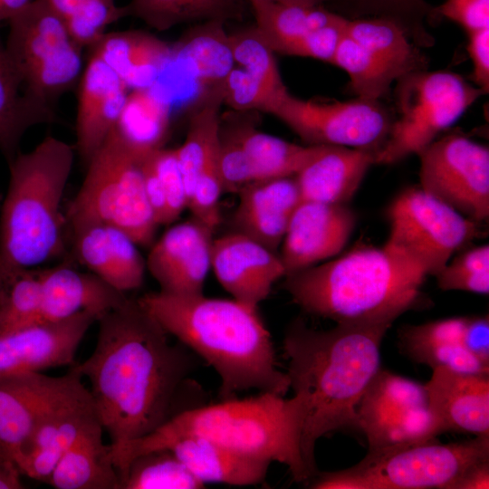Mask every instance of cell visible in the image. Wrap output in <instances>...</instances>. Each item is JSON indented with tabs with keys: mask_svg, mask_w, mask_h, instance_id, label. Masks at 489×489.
Listing matches in <instances>:
<instances>
[{
	"mask_svg": "<svg viewBox=\"0 0 489 489\" xmlns=\"http://www.w3.org/2000/svg\"><path fill=\"white\" fill-rule=\"evenodd\" d=\"M214 231L193 217L169 227L150 245L146 267L168 294L203 293L211 269Z\"/></svg>",
	"mask_w": 489,
	"mask_h": 489,
	"instance_id": "ac0fdd59",
	"label": "cell"
},
{
	"mask_svg": "<svg viewBox=\"0 0 489 489\" xmlns=\"http://www.w3.org/2000/svg\"><path fill=\"white\" fill-rule=\"evenodd\" d=\"M97 318L81 312L40 321L0 337V380L26 372L72 366L79 345Z\"/></svg>",
	"mask_w": 489,
	"mask_h": 489,
	"instance_id": "e0dca14e",
	"label": "cell"
},
{
	"mask_svg": "<svg viewBox=\"0 0 489 489\" xmlns=\"http://www.w3.org/2000/svg\"><path fill=\"white\" fill-rule=\"evenodd\" d=\"M489 458V436L441 444L436 438L368 452L344 470L317 473L314 489H452L470 466Z\"/></svg>",
	"mask_w": 489,
	"mask_h": 489,
	"instance_id": "ba28073f",
	"label": "cell"
},
{
	"mask_svg": "<svg viewBox=\"0 0 489 489\" xmlns=\"http://www.w3.org/2000/svg\"><path fill=\"white\" fill-rule=\"evenodd\" d=\"M335 12L348 19L382 17L394 21L418 47L434 43L426 24L437 19L426 0H331Z\"/></svg>",
	"mask_w": 489,
	"mask_h": 489,
	"instance_id": "ab89813d",
	"label": "cell"
},
{
	"mask_svg": "<svg viewBox=\"0 0 489 489\" xmlns=\"http://www.w3.org/2000/svg\"><path fill=\"white\" fill-rule=\"evenodd\" d=\"M465 317L404 325L398 331L401 350L411 360L432 369L445 368L458 372L489 374V366L471 355L462 344Z\"/></svg>",
	"mask_w": 489,
	"mask_h": 489,
	"instance_id": "f546056e",
	"label": "cell"
},
{
	"mask_svg": "<svg viewBox=\"0 0 489 489\" xmlns=\"http://www.w3.org/2000/svg\"><path fill=\"white\" fill-rule=\"evenodd\" d=\"M462 344L471 355L489 366V319L487 315L465 317Z\"/></svg>",
	"mask_w": 489,
	"mask_h": 489,
	"instance_id": "f907efd6",
	"label": "cell"
},
{
	"mask_svg": "<svg viewBox=\"0 0 489 489\" xmlns=\"http://www.w3.org/2000/svg\"><path fill=\"white\" fill-rule=\"evenodd\" d=\"M427 273L386 244H360L285 275L283 288L305 312L341 325H388L420 302Z\"/></svg>",
	"mask_w": 489,
	"mask_h": 489,
	"instance_id": "277c9868",
	"label": "cell"
},
{
	"mask_svg": "<svg viewBox=\"0 0 489 489\" xmlns=\"http://www.w3.org/2000/svg\"><path fill=\"white\" fill-rule=\"evenodd\" d=\"M244 0H130L123 5L125 16H134L157 31L208 20H239Z\"/></svg>",
	"mask_w": 489,
	"mask_h": 489,
	"instance_id": "74e56055",
	"label": "cell"
},
{
	"mask_svg": "<svg viewBox=\"0 0 489 489\" xmlns=\"http://www.w3.org/2000/svg\"><path fill=\"white\" fill-rule=\"evenodd\" d=\"M211 269L233 299L254 307L286 274L277 253L235 231L213 240Z\"/></svg>",
	"mask_w": 489,
	"mask_h": 489,
	"instance_id": "ffe728a7",
	"label": "cell"
},
{
	"mask_svg": "<svg viewBox=\"0 0 489 489\" xmlns=\"http://www.w3.org/2000/svg\"><path fill=\"white\" fill-rule=\"evenodd\" d=\"M435 276L443 291L488 294L489 245L476 246L462 253Z\"/></svg>",
	"mask_w": 489,
	"mask_h": 489,
	"instance_id": "bcb514c9",
	"label": "cell"
},
{
	"mask_svg": "<svg viewBox=\"0 0 489 489\" xmlns=\"http://www.w3.org/2000/svg\"><path fill=\"white\" fill-rule=\"evenodd\" d=\"M23 473L11 450L0 442V489L24 488Z\"/></svg>",
	"mask_w": 489,
	"mask_h": 489,
	"instance_id": "816d5d0a",
	"label": "cell"
},
{
	"mask_svg": "<svg viewBox=\"0 0 489 489\" xmlns=\"http://www.w3.org/2000/svg\"><path fill=\"white\" fill-rule=\"evenodd\" d=\"M146 196L157 224L169 225L187 209V193L176 150L159 148L141 160Z\"/></svg>",
	"mask_w": 489,
	"mask_h": 489,
	"instance_id": "f35d334b",
	"label": "cell"
},
{
	"mask_svg": "<svg viewBox=\"0 0 489 489\" xmlns=\"http://www.w3.org/2000/svg\"><path fill=\"white\" fill-rule=\"evenodd\" d=\"M170 122V103L152 87L129 91L113 128L137 155L145 157L163 147Z\"/></svg>",
	"mask_w": 489,
	"mask_h": 489,
	"instance_id": "d590c367",
	"label": "cell"
},
{
	"mask_svg": "<svg viewBox=\"0 0 489 489\" xmlns=\"http://www.w3.org/2000/svg\"><path fill=\"white\" fill-rule=\"evenodd\" d=\"M71 234L76 259L87 271L125 293L142 285L146 260L125 232L110 225H91Z\"/></svg>",
	"mask_w": 489,
	"mask_h": 489,
	"instance_id": "d4e9b609",
	"label": "cell"
},
{
	"mask_svg": "<svg viewBox=\"0 0 489 489\" xmlns=\"http://www.w3.org/2000/svg\"><path fill=\"white\" fill-rule=\"evenodd\" d=\"M237 195L235 231L277 253L291 216L302 201L295 177L254 181Z\"/></svg>",
	"mask_w": 489,
	"mask_h": 489,
	"instance_id": "cb8c5ba5",
	"label": "cell"
},
{
	"mask_svg": "<svg viewBox=\"0 0 489 489\" xmlns=\"http://www.w3.org/2000/svg\"><path fill=\"white\" fill-rule=\"evenodd\" d=\"M78 83L74 149L86 165L115 127L129 89L93 52Z\"/></svg>",
	"mask_w": 489,
	"mask_h": 489,
	"instance_id": "44dd1931",
	"label": "cell"
},
{
	"mask_svg": "<svg viewBox=\"0 0 489 489\" xmlns=\"http://www.w3.org/2000/svg\"><path fill=\"white\" fill-rule=\"evenodd\" d=\"M244 1L253 10L256 30L274 53L331 63L348 18L325 5Z\"/></svg>",
	"mask_w": 489,
	"mask_h": 489,
	"instance_id": "2e32d148",
	"label": "cell"
},
{
	"mask_svg": "<svg viewBox=\"0 0 489 489\" xmlns=\"http://www.w3.org/2000/svg\"><path fill=\"white\" fill-rule=\"evenodd\" d=\"M235 64L276 91H287L274 52L263 40L255 26L229 33Z\"/></svg>",
	"mask_w": 489,
	"mask_h": 489,
	"instance_id": "ee69618b",
	"label": "cell"
},
{
	"mask_svg": "<svg viewBox=\"0 0 489 489\" xmlns=\"http://www.w3.org/2000/svg\"><path fill=\"white\" fill-rule=\"evenodd\" d=\"M92 353L72 369L90 383L98 418L110 438L121 444L143 437L177 414L194 408L180 398L201 391L190 375L195 354L130 299L98 321Z\"/></svg>",
	"mask_w": 489,
	"mask_h": 489,
	"instance_id": "6da1fadb",
	"label": "cell"
},
{
	"mask_svg": "<svg viewBox=\"0 0 489 489\" xmlns=\"http://www.w3.org/2000/svg\"><path fill=\"white\" fill-rule=\"evenodd\" d=\"M306 399L294 393L291 398L260 392L219 403L186 409L150 434L136 440L110 444V456L120 474L135 456L168 448L178 439L196 436L234 450L286 465L296 482L312 475L301 448Z\"/></svg>",
	"mask_w": 489,
	"mask_h": 489,
	"instance_id": "5b68a950",
	"label": "cell"
},
{
	"mask_svg": "<svg viewBox=\"0 0 489 489\" xmlns=\"http://www.w3.org/2000/svg\"><path fill=\"white\" fill-rule=\"evenodd\" d=\"M235 126L254 181L295 176L322 147L289 142L262 132L251 123Z\"/></svg>",
	"mask_w": 489,
	"mask_h": 489,
	"instance_id": "8d00e7d4",
	"label": "cell"
},
{
	"mask_svg": "<svg viewBox=\"0 0 489 489\" xmlns=\"http://www.w3.org/2000/svg\"><path fill=\"white\" fill-rule=\"evenodd\" d=\"M273 1L283 3V4H288V5L312 6V5H326L331 0H273Z\"/></svg>",
	"mask_w": 489,
	"mask_h": 489,
	"instance_id": "11a10c76",
	"label": "cell"
},
{
	"mask_svg": "<svg viewBox=\"0 0 489 489\" xmlns=\"http://www.w3.org/2000/svg\"><path fill=\"white\" fill-rule=\"evenodd\" d=\"M99 418L89 424L62 456L47 484L55 489H120L110 445Z\"/></svg>",
	"mask_w": 489,
	"mask_h": 489,
	"instance_id": "1f68e13d",
	"label": "cell"
},
{
	"mask_svg": "<svg viewBox=\"0 0 489 489\" xmlns=\"http://www.w3.org/2000/svg\"><path fill=\"white\" fill-rule=\"evenodd\" d=\"M225 21L208 20L189 29L173 46L176 59L201 86L220 84L235 67Z\"/></svg>",
	"mask_w": 489,
	"mask_h": 489,
	"instance_id": "836d02e7",
	"label": "cell"
},
{
	"mask_svg": "<svg viewBox=\"0 0 489 489\" xmlns=\"http://www.w3.org/2000/svg\"><path fill=\"white\" fill-rule=\"evenodd\" d=\"M425 387L443 433L489 436V374L436 368Z\"/></svg>",
	"mask_w": 489,
	"mask_h": 489,
	"instance_id": "603a6c76",
	"label": "cell"
},
{
	"mask_svg": "<svg viewBox=\"0 0 489 489\" xmlns=\"http://www.w3.org/2000/svg\"><path fill=\"white\" fill-rule=\"evenodd\" d=\"M55 110L33 101L0 38V152L7 164L21 152L28 129L55 121Z\"/></svg>",
	"mask_w": 489,
	"mask_h": 489,
	"instance_id": "d6a6232c",
	"label": "cell"
},
{
	"mask_svg": "<svg viewBox=\"0 0 489 489\" xmlns=\"http://www.w3.org/2000/svg\"><path fill=\"white\" fill-rule=\"evenodd\" d=\"M8 24L5 47L25 93L54 110L58 100L79 82L83 48L45 0H33Z\"/></svg>",
	"mask_w": 489,
	"mask_h": 489,
	"instance_id": "9c48e42d",
	"label": "cell"
},
{
	"mask_svg": "<svg viewBox=\"0 0 489 489\" xmlns=\"http://www.w3.org/2000/svg\"><path fill=\"white\" fill-rule=\"evenodd\" d=\"M396 82L398 118L377 154L376 164H392L417 154L484 94L462 76L444 71L424 70Z\"/></svg>",
	"mask_w": 489,
	"mask_h": 489,
	"instance_id": "30bf717a",
	"label": "cell"
},
{
	"mask_svg": "<svg viewBox=\"0 0 489 489\" xmlns=\"http://www.w3.org/2000/svg\"><path fill=\"white\" fill-rule=\"evenodd\" d=\"M143 158L112 129L86 164L82 184L65 212L70 232L105 225L120 228L139 246L153 244L158 225L144 188Z\"/></svg>",
	"mask_w": 489,
	"mask_h": 489,
	"instance_id": "52a82bcc",
	"label": "cell"
},
{
	"mask_svg": "<svg viewBox=\"0 0 489 489\" xmlns=\"http://www.w3.org/2000/svg\"><path fill=\"white\" fill-rule=\"evenodd\" d=\"M33 0H0V24L9 22Z\"/></svg>",
	"mask_w": 489,
	"mask_h": 489,
	"instance_id": "db71d44e",
	"label": "cell"
},
{
	"mask_svg": "<svg viewBox=\"0 0 489 489\" xmlns=\"http://www.w3.org/2000/svg\"><path fill=\"white\" fill-rule=\"evenodd\" d=\"M218 170L224 193L238 194L244 187L254 182L235 126L223 129L220 124Z\"/></svg>",
	"mask_w": 489,
	"mask_h": 489,
	"instance_id": "7dc6e473",
	"label": "cell"
},
{
	"mask_svg": "<svg viewBox=\"0 0 489 489\" xmlns=\"http://www.w3.org/2000/svg\"><path fill=\"white\" fill-rule=\"evenodd\" d=\"M97 418L90 392L47 416L17 459L23 475L46 483L62 456Z\"/></svg>",
	"mask_w": 489,
	"mask_h": 489,
	"instance_id": "83f0119b",
	"label": "cell"
},
{
	"mask_svg": "<svg viewBox=\"0 0 489 489\" xmlns=\"http://www.w3.org/2000/svg\"><path fill=\"white\" fill-rule=\"evenodd\" d=\"M138 301L169 335L216 370L221 399L251 389L285 396L291 388L258 307L235 299L160 291Z\"/></svg>",
	"mask_w": 489,
	"mask_h": 489,
	"instance_id": "3957f363",
	"label": "cell"
},
{
	"mask_svg": "<svg viewBox=\"0 0 489 489\" xmlns=\"http://www.w3.org/2000/svg\"><path fill=\"white\" fill-rule=\"evenodd\" d=\"M90 49L129 90L154 86L173 56L172 45L140 30L106 32Z\"/></svg>",
	"mask_w": 489,
	"mask_h": 489,
	"instance_id": "4316f807",
	"label": "cell"
},
{
	"mask_svg": "<svg viewBox=\"0 0 489 489\" xmlns=\"http://www.w3.org/2000/svg\"><path fill=\"white\" fill-rule=\"evenodd\" d=\"M88 393L72 369L62 376L26 372L0 380V442L17 461L47 416Z\"/></svg>",
	"mask_w": 489,
	"mask_h": 489,
	"instance_id": "9a60e30c",
	"label": "cell"
},
{
	"mask_svg": "<svg viewBox=\"0 0 489 489\" xmlns=\"http://www.w3.org/2000/svg\"><path fill=\"white\" fill-rule=\"evenodd\" d=\"M417 155L424 191L476 223L488 220V147L453 133L432 141Z\"/></svg>",
	"mask_w": 489,
	"mask_h": 489,
	"instance_id": "5bb4252c",
	"label": "cell"
},
{
	"mask_svg": "<svg viewBox=\"0 0 489 489\" xmlns=\"http://www.w3.org/2000/svg\"><path fill=\"white\" fill-rule=\"evenodd\" d=\"M379 150L322 145L319 153L294 177L302 199L326 204H348Z\"/></svg>",
	"mask_w": 489,
	"mask_h": 489,
	"instance_id": "484cf974",
	"label": "cell"
},
{
	"mask_svg": "<svg viewBox=\"0 0 489 489\" xmlns=\"http://www.w3.org/2000/svg\"><path fill=\"white\" fill-rule=\"evenodd\" d=\"M310 145L379 150L394 116L379 101L302 100L288 92L271 113Z\"/></svg>",
	"mask_w": 489,
	"mask_h": 489,
	"instance_id": "4fadbf2b",
	"label": "cell"
},
{
	"mask_svg": "<svg viewBox=\"0 0 489 489\" xmlns=\"http://www.w3.org/2000/svg\"><path fill=\"white\" fill-rule=\"evenodd\" d=\"M489 488V458L470 466L455 483L452 489Z\"/></svg>",
	"mask_w": 489,
	"mask_h": 489,
	"instance_id": "f5cc1de1",
	"label": "cell"
},
{
	"mask_svg": "<svg viewBox=\"0 0 489 489\" xmlns=\"http://www.w3.org/2000/svg\"><path fill=\"white\" fill-rule=\"evenodd\" d=\"M436 18H446L467 33L489 27V0H445L435 7Z\"/></svg>",
	"mask_w": 489,
	"mask_h": 489,
	"instance_id": "c3c4849f",
	"label": "cell"
},
{
	"mask_svg": "<svg viewBox=\"0 0 489 489\" xmlns=\"http://www.w3.org/2000/svg\"><path fill=\"white\" fill-rule=\"evenodd\" d=\"M390 326L341 325L320 331L295 320L283 338L290 388L306 399L301 448L312 477L317 441L340 429H356V407L379 369L382 339Z\"/></svg>",
	"mask_w": 489,
	"mask_h": 489,
	"instance_id": "7a4b0ae2",
	"label": "cell"
},
{
	"mask_svg": "<svg viewBox=\"0 0 489 489\" xmlns=\"http://www.w3.org/2000/svg\"><path fill=\"white\" fill-rule=\"evenodd\" d=\"M356 421L369 452L434 439L443 433L429 408L425 384L380 368L356 407Z\"/></svg>",
	"mask_w": 489,
	"mask_h": 489,
	"instance_id": "7c38bea8",
	"label": "cell"
},
{
	"mask_svg": "<svg viewBox=\"0 0 489 489\" xmlns=\"http://www.w3.org/2000/svg\"><path fill=\"white\" fill-rule=\"evenodd\" d=\"M75 149L45 137L8 163L9 181L0 207V277L39 268L64 249L62 203Z\"/></svg>",
	"mask_w": 489,
	"mask_h": 489,
	"instance_id": "8992f818",
	"label": "cell"
},
{
	"mask_svg": "<svg viewBox=\"0 0 489 489\" xmlns=\"http://www.w3.org/2000/svg\"><path fill=\"white\" fill-rule=\"evenodd\" d=\"M221 91L223 103L238 112L259 110L270 114L289 92L276 91L235 66L221 82Z\"/></svg>",
	"mask_w": 489,
	"mask_h": 489,
	"instance_id": "f6af8a7d",
	"label": "cell"
},
{
	"mask_svg": "<svg viewBox=\"0 0 489 489\" xmlns=\"http://www.w3.org/2000/svg\"><path fill=\"white\" fill-rule=\"evenodd\" d=\"M356 223L357 216L348 204L302 200L291 216L280 246L285 275L339 254Z\"/></svg>",
	"mask_w": 489,
	"mask_h": 489,
	"instance_id": "d6986e66",
	"label": "cell"
},
{
	"mask_svg": "<svg viewBox=\"0 0 489 489\" xmlns=\"http://www.w3.org/2000/svg\"><path fill=\"white\" fill-rule=\"evenodd\" d=\"M168 448L205 484L257 485L265 481L272 463L196 436L178 439Z\"/></svg>",
	"mask_w": 489,
	"mask_h": 489,
	"instance_id": "f1b7e54d",
	"label": "cell"
},
{
	"mask_svg": "<svg viewBox=\"0 0 489 489\" xmlns=\"http://www.w3.org/2000/svg\"><path fill=\"white\" fill-rule=\"evenodd\" d=\"M42 268L1 278L0 337L40 322Z\"/></svg>",
	"mask_w": 489,
	"mask_h": 489,
	"instance_id": "b9f144b4",
	"label": "cell"
},
{
	"mask_svg": "<svg viewBox=\"0 0 489 489\" xmlns=\"http://www.w3.org/2000/svg\"><path fill=\"white\" fill-rule=\"evenodd\" d=\"M344 32L394 82L409 73L427 70L428 60L420 47L392 20L382 17L348 19Z\"/></svg>",
	"mask_w": 489,
	"mask_h": 489,
	"instance_id": "4dcf8cb0",
	"label": "cell"
},
{
	"mask_svg": "<svg viewBox=\"0 0 489 489\" xmlns=\"http://www.w3.org/2000/svg\"><path fill=\"white\" fill-rule=\"evenodd\" d=\"M467 50L473 62L472 79L484 93L489 90V27L468 32Z\"/></svg>",
	"mask_w": 489,
	"mask_h": 489,
	"instance_id": "681fc988",
	"label": "cell"
},
{
	"mask_svg": "<svg viewBox=\"0 0 489 489\" xmlns=\"http://www.w3.org/2000/svg\"><path fill=\"white\" fill-rule=\"evenodd\" d=\"M1 285H2V280H1V278H0V289H1Z\"/></svg>",
	"mask_w": 489,
	"mask_h": 489,
	"instance_id": "9f6ffc18",
	"label": "cell"
},
{
	"mask_svg": "<svg viewBox=\"0 0 489 489\" xmlns=\"http://www.w3.org/2000/svg\"><path fill=\"white\" fill-rule=\"evenodd\" d=\"M45 1L82 48H91L110 24L126 17L123 6H118L115 0Z\"/></svg>",
	"mask_w": 489,
	"mask_h": 489,
	"instance_id": "7bdbcfd3",
	"label": "cell"
},
{
	"mask_svg": "<svg viewBox=\"0 0 489 489\" xmlns=\"http://www.w3.org/2000/svg\"><path fill=\"white\" fill-rule=\"evenodd\" d=\"M390 225L386 245L399 251L427 273L436 275L452 254L485 235L476 223L420 187H411L398 195L388 208Z\"/></svg>",
	"mask_w": 489,
	"mask_h": 489,
	"instance_id": "8fae6325",
	"label": "cell"
},
{
	"mask_svg": "<svg viewBox=\"0 0 489 489\" xmlns=\"http://www.w3.org/2000/svg\"><path fill=\"white\" fill-rule=\"evenodd\" d=\"M129 297L94 273L69 264L42 268L40 321H58L81 312L97 321Z\"/></svg>",
	"mask_w": 489,
	"mask_h": 489,
	"instance_id": "7402d4cb",
	"label": "cell"
},
{
	"mask_svg": "<svg viewBox=\"0 0 489 489\" xmlns=\"http://www.w3.org/2000/svg\"><path fill=\"white\" fill-rule=\"evenodd\" d=\"M221 83L206 89L192 114L184 142L175 149L188 197L199 175L218 167Z\"/></svg>",
	"mask_w": 489,
	"mask_h": 489,
	"instance_id": "e575fe53",
	"label": "cell"
},
{
	"mask_svg": "<svg viewBox=\"0 0 489 489\" xmlns=\"http://www.w3.org/2000/svg\"><path fill=\"white\" fill-rule=\"evenodd\" d=\"M120 489H201L205 484L168 448L133 457L120 473Z\"/></svg>",
	"mask_w": 489,
	"mask_h": 489,
	"instance_id": "60d3db41",
	"label": "cell"
}]
</instances>
